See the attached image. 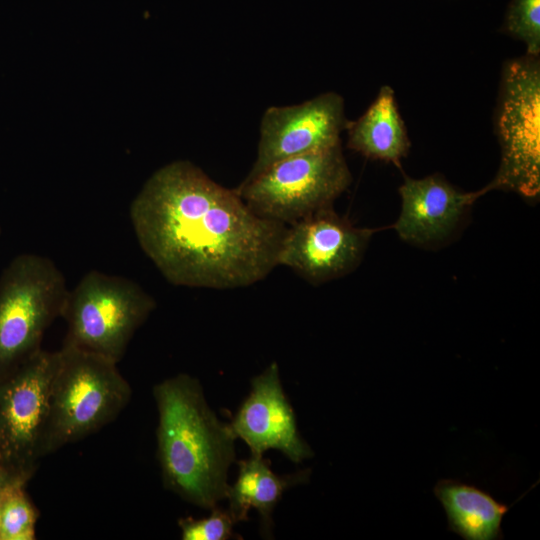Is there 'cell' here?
I'll list each match as a JSON object with an SVG mask.
<instances>
[{
	"mask_svg": "<svg viewBox=\"0 0 540 540\" xmlns=\"http://www.w3.org/2000/svg\"><path fill=\"white\" fill-rule=\"evenodd\" d=\"M347 145L363 156L397 166L407 155L410 141L390 86L380 88L366 112L348 122Z\"/></svg>",
	"mask_w": 540,
	"mask_h": 540,
	"instance_id": "9a60e30c",
	"label": "cell"
},
{
	"mask_svg": "<svg viewBox=\"0 0 540 540\" xmlns=\"http://www.w3.org/2000/svg\"><path fill=\"white\" fill-rule=\"evenodd\" d=\"M153 395L164 486L196 506L212 509L226 498L236 437L209 407L196 378H168L154 386Z\"/></svg>",
	"mask_w": 540,
	"mask_h": 540,
	"instance_id": "7a4b0ae2",
	"label": "cell"
},
{
	"mask_svg": "<svg viewBox=\"0 0 540 540\" xmlns=\"http://www.w3.org/2000/svg\"><path fill=\"white\" fill-rule=\"evenodd\" d=\"M347 125L344 100L335 92L297 105L269 107L261 119L257 158L247 178L280 160L339 145Z\"/></svg>",
	"mask_w": 540,
	"mask_h": 540,
	"instance_id": "30bf717a",
	"label": "cell"
},
{
	"mask_svg": "<svg viewBox=\"0 0 540 540\" xmlns=\"http://www.w3.org/2000/svg\"><path fill=\"white\" fill-rule=\"evenodd\" d=\"M351 182L339 144L280 160L235 190L257 215L292 225L332 206Z\"/></svg>",
	"mask_w": 540,
	"mask_h": 540,
	"instance_id": "8992f818",
	"label": "cell"
},
{
	"mask_svg": "<svg viewBox=\"0 0 540 540\" xmlns=\"http://www.w3.org/2000/svg\"><path fill=\"white\" fill-rule=\"evenodd\" d=\"M0 234H1V227H0Z\"/></svg>",
	"mask_w": 540,
	"mask_h": 540,
	"instance_id": "44dd1931",
	"label": "cell"
},
{
	"mask_svg": "<svg viewBox=\"0 0 540 540\" xmlns=\"http://www.w3.org/2000/svg\"><path fill=\"white\" fill-rule=\"evenodd\" d=\"M501 162L488 192L504 189L533 198L540 191V62L525 57L507 63L497 114Z\"/></svg>",
	"mask_w": 540,
	"mask_h": 540,
	"instance_id": "52a82bcc",
	"label": "cell"
},
{
	"mask_svg": "<svg viewBox=\"0 0 540 540\" xmlns=\"http://www.w3.org/2000/svg\"><path fill=\"white\" fill-rule=\"evenodd\" d=\"M19 485H26V484H19ZM19 485H16V486H19ZM16 486H13L9 489H7L6 491H3L0 493V517H1V511H2V507H3V504L5 502V499L6 497L8 496V494L10 493V491L15 488Z\"/></svg>",
	"mask_w": 540,
	"mask_h": 540,
	"instance_id": "ffe728a7",
	"label": "cell"
},
{
	"mask_svg": "<svg viewBox=\"0 0 540 540\" xmlns=\"http://www.w3.org/2000/svg\"><path fill=\"white\" fill-rule=\"evenodd\" d=\"M32 475L18 471L0 460V493L7 489L26 484Z\"/></svg>",
	"mask_w": 540,
	"mask_h": 540,
	"instance_id": "d6986e66",
	"label": "cell"
},
{
	"mask_svg": "<svg viewBox=\"0 0 540 540\" xmlns=\"http://www.w3.org/2000/svg\"><path fill=\"white\" fill-rule=\"evenodd\" d=\"M59 351L41 349L0 379V460L33 475L40 459Z\"/></svg>",
	"mask_w": 540,
	"mask_h": 540,
	"instance_id": "ba28073f",
	"label": "cell"
},
{
	"mask_svg": "<svg viewBox=\"0 0 540 540\" xmlns=\"http://www.w3.org/2000/svg\"><path fill=\"white\" fill-rule=\"evenodd\" d=\"M13 488L5 499L0 517V540H34L38 511L25 492Z\"/></svg>",
	"mask_w": 540,
	"mask_h": 540,
	"instance_id": "2e32d148",
	"label": "cell"
},
{
	"mask_svg": "<svg viewBox=\"0 0 540 540\" xmlns=\"http://www.w3.org/2000/svg\"><path fill=\"white\" fill-rule=\"evenodd\" d=\"M505 29L526 46L528 56L540 53V0H513L508 10Z\"/></svg>",
	"mask_w": 540,
	"mask_h": 540,
	"instance_id": "e0dca14e",
	"label": "cell"
},
{
	"mask_svg": "<svg viewBox=\"0 0 540 540\" xmlns=\"http://www.w3.org/2000/svg\"><path fill=\"white\" fill-rule=\"evenodd\" d=\"M48 257L20 254L0 276V379L39 352L47 328L61 317L68 293Z\"/></svg>",
	"mask_w": 540,
	"mask_h": 540,
	"instance_id": "5b68a950",
	"label": "cell"
},
{
	"mask_svg": "<svg viewBox=\"0 0 540 540\" xmlns=\"http://www.w3.org/2000/svg\"><path fill=\"white\" fill-rule=\"evenodd\" d=\"M399 193L401 211L395 231L407 242L426 244L447 237L468 207L487 191L482 188L463 192L439 175H430L421 179L405 177Z\"/></svg>",
	"mask_w": 540,
	"mask_h": 540,
	"instance_id": "7c38bea8",
	"label": "cell"
},
{
	"mask_svg": "<svg viewBox=\"0 0 540 540\" xmlns=\"http://www.w3.org/2000/svg\"><path fill=\"white\" fill-rule=\"evenodd\" d=\"M58 351L40 458L115 420L132 395L116 362L69 346Z\"/></svg>",
	"mask_w": 540,
	"mask_h": 540,
	"instance_id": "3957f363",
	"label": "cell"
},
{
	"mask_svg": "<svg viewBox=\"0 0 540 540\" xmlns=\"http://www.w3.org/2000/svg\"><path fill=\"white\" fill-rule=\"evenodd\" d=\"M237 480L229 485L226 498L229 500V513L234 522L248 520L250 509H255L260 517L261 532L271 535L272 513L283 493L296 485L309 480L310 470L278 475L271 469L270 461L263 455H251L238 462Z\"/></svg>",
	"mask_w": 540,
	"mask_h": 540,
	"instance_id": "4fadbf2b",
	"label": "cell"
},
{
	"mask_svg": "<svg viewBox=\"0 0 540 540\" xmlns=\"http://www.w3.org/2000/svg\"><path fill=\"white\" fill-rule=\"evenodd\" d=\"M447 516L448 529L465 540L503 538L501 523L511 506L473 484L441 479L433 489Z\"/></svg>",
	"mask_w": 540,
	"mask_h": 540,
	"instance_id": "5bb4252c",
	"label": "cell"
},
{
	"mask_svg": "<svg viewBox=\"0 0 540 540\" xmlns=\"http://www.w3.org/2000/svg\"><path fill=\"white\" fill-rule=\"evenodd\" d=\"M183 540H226L237 538L233 532L236 524L228 510L217 506L211 509L208 517L194 519L181 518L178 521Z\"/></svg>",
	"mask_w": 540,
	"mask_h": 540,
	"instance_id": "ac0fdd59",
	"label": "cell"
},
{
	"mask_svg": "<svg viewBox=\"0 0 540 540\" xmlns=\"http://www.w3.org/2000/svg\"><path fill=\"white\" fill-rule=\"evenodd\" d=\"M372 233L353 226L332 206L323 208L287 227L277 265L290 267L311 283L329 281L360 263Z\"/></svg>",
	"mask_w": 540,
	"mask_h": 540,
	"instance_id": "9c48e42d",
	"label": "cell"
},
{
	"mask_svg": "<svg viewBox=\"0 0 540 540\" xmlns=\"http://www.w3.org/2000/svg\"><path fill=\"white\" fill-rule=\"evenodd\" d=\"M236 438L243 440L251 455L275 449L294 463L313 456L301 437L293 408L288 401L276 362L251 380V391L229 424Z\"/></svg>",
	"mask_w": 540,
	"mask_h": 540,
	"instance_id": "8fae6325",
	"label": "cell"
},
{
	"mask_svg": "<svg viewBox=\"0 0 540 540\" xmlns=\"http://www.w3.org/2000/svg\"><path fill=\"white\" fill-rule=\"evenodd\" d=\"M130 219L141 249L168 282L214 289L267 277L287 230L187 160L149 177L131 203Z\"/></svg>",
	"mask_w": 540,
	"mask_h": 540,
	"instance_id": "6da1fadb",
	"label": "cell"
},
{
	"mask_svg": "<svg viewBox=\"0 0 540 540\" xmlns=\"http://www.w3.org/2000/svg\"><path fill=\"white\" fill-rule=\"evenodd\" d=\"M155 307L154 298L133 280L91 270L68 290L61 314L67 326L63 346L118 363Z\"/></svg>",
	"mask_w": 540,
	"mask_h": 540,
	"instance_id": "277c9868",
	"label": "cell"
}]
</instances>
